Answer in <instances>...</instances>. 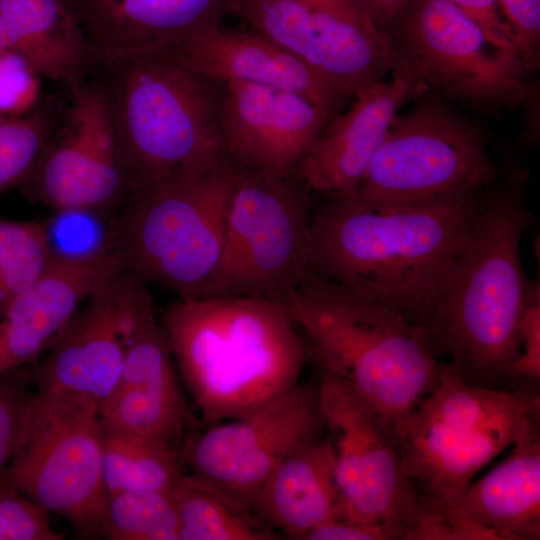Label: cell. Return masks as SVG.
<instances>
[{
	"label": "cell",
	"mask_w": 540,
	"mask_h": 540,
	"mask_svg": "<svg viewBox=\"0 0 540 540\" xmlns=\"http://www.w3.org/2000/svg\"><path fill=\"white\" fill-rule=\"evenodd\" d=\"M105 536L112 540H178L171 493L134 490L108 496Z\"/></svg>",
	"instance_id": "obj_28"
},
{
	"label": "cell",
	"mask_w": 540,
	"mask_h": 540,
	"mask_svg": "<svg viewBox=\"0 0 540 540\" xmlns=\"http://www.w3.org/2000/svg\"><path fill=\"white\" fill-rule=\"evenodd\" d=\"M178 540H271L277 533L186 475L171 492Z\"/></svg>",
	"instance_id": "obj_26"
},
{
	"label": "cell",
	"mask_w": 540,
	"mask_h": 540,
	"mask_svg": "<svg viewBox=\"0 0 540 540\" xmlns=\"http://www.w3.org/2000/svg\"><path fill=\"white\" fill-rule=\"evenodd\" d=\"M49 261L41 221L0 219V318Z\"/></svg>",
	"instance_id": "obj_29"
},
{
	"label": "cell",
	"mask_w": 540,
	"mask_h": 540,
	"mask_svg": "<svg viewBox=\"0 0 540 540\" xmlns=\"http://www.w3.org/2000/svg\"><path fill=\"white\" fill-rule=\"evenodd\" d=\"M391 76L358 91L304 156L296 175L312 192L354 194L399 109L427 90L405 70Z\"/></svg>",
	"instance_id": "obj_19"
},
{
	"label": "cell",
	"mask_w": 540,
	"mask_h": 540,
	"mask_svg": "<svg viewBox=\"0 0 540 540\" xmlns=\"http://www.w3.org/2000/svg\"><path fill=\"white\" fill-rule=\"evenodd\" d=\"M37 75L18 53L0 49V114L23 115L36 99Z\"/></svg>",
	"instance_id": "obj_34"
},
{
	"label": "cell",
	"mask_w": 540,
	"mask_h": 540,
	"mask_svg": "<svg viewBox=\"0 0 540 540\" xmlns=\"http://www.w3.org/2000/svg\"><path fill=\"white\" fill-rule=\"evenodd\" d=\"M55 337L31 308L14 301L0 318V376L36 363Z\"/></svg>",
	"instance_id": "obj_31"
},
{
	"label": "cell",
	"mask_w": 540,
	"mask_h": 540,
	"mask_svg": "<svg viewBox=\"0 0 540 540\" xmlns=\"http://www.w3.org/2000/svg\"><path fill=\"white\" fill-rule=\"evenodd\" d=\"M449 1L474 22L493 44L517 52L498 0Z\"/></svg>",
	"instance_id": "obj_37"
},
{
	"label": "cell",
	"mask_w": 540,
	"mask_h": 540,
	"mask_svg": "<svg viewBox=\"0 0 540 540\" xmlns=\"http://www.w3.org/2000/svg\"><path fill=\"white\" fill-rule=\"evenodd\" d=\"M315 363L320 411L335 451L341 519L378 528L389 540H413L433 511L403 473L392 426L346 380Z\"/></svg>",
	"instance_id": "obj_12"
},
{
	"label": "cell",
	"mask_w": 540,
	"mask_h": 540,
	"mask_svg": "<svg viewBox=\"0 0 540 540\" xmlns=\"http://www.w3.org/2000/svg\"><path fill=\"white\" fill-rule=\"evenodd\" d=\"M329 122L322 109L300 94L224 81L222 146L244 169L296 175L300 162Z\"/></svg>",
	"instance_id": "obj_17"
},
{
	"label": "cell",
	"mask_w": 540,
	"mask_h": 540,
	"mask_svg": "<svg viewBox=\"0 0 540 540\" xmlns=\"http://www.w3.org/2000/svg\"><path fill=\"white\" fill-rule=\"evenodd\" d=\"M311 192L297 175L242 168L218 261L199 296L284 303L307 271Z\"/></svg>",
	"instance_id": "obj_9"
},
{
	"label": "cell",
	"mask_w": 540,
	"mask_h": 540,
	"mask_svg": "<svg viewBox=\"0 0 540 540\" xmlns=\"http://www.w3.org/2000/svg\"><path fill=\"white\" fill-rule=\"evenodd\" d=\"M3 116H4V115H1V114H0V119H1Z\"/></svg>",
	"instance_id": "obj_41"
},
{
	"label": "cell",
	"mask_w": 540,
	"mask_h": 540,
	"mask_svg": "<svg viewBox=\"0 0 540 540\" xmlns=\"http://www.w3.org/2000/svg\"><path fill=\"white\" fill-rule=\"evenodd\" d=\"M187 67L222 81L237 80L300 94L330 121L348 100L301 59L250 28L218 25L166 50Z\"/></svg>",
	"instance_id": "obj_21"
},
{
	"label": "cell",
	"mask_w": 540,
	"mask_h": 540,
	"mask_svg": "<svg viewBox=\"0 0 540 540\" xmlns=\"http://www.w3.org/2000/svg\"><path fill=\"white\" fill-rule=\"evenodd\" d=\"M241 170L221 151L129 191L119 214L128 271L181 298L199 296L218 261Z\"/></svg>",
	"instance_id": "obj_6"
},
{
	"label": "cell",
	"mask_w": 540,
	"mask_h": 540,
	"mask_svg": "<svg viewBox=\"0 0 540 540\" xmlns=\"http://www.w3.org/2000/svg\"><path fill=\"white\" fill-rule=\"evenodd\" d=\"M393 46L396 69L476 113L514 111L533 87L519 54L493 44L449 0H410Z\"/></svg>",
	"instance_id": "obj_11"
},
{
	"label": "cell",
	"mask_w": 540,
	"mask_h": 540,
	"mask_svg": "<svg viewBox=\"0 0 540 540\" xmlns=\"http://www.w3.org/2000/svg\"><path fill=\"white\" fill-rule=\"evenodd\" d=\"M397 114L354 194L372 202L415 203L482 191L503 169L484 132L426 90Z\"/></svg>",
	"instance_id": "obj_10"
},
{
	"label": "cell",
	"mask_w": 540,
	"mask_h": 540,
	"mask_svg": "<svg viewBox=\"0 0 540 540\" xmlns=\"http://www.w3.org/2000/svg\"><path fill=\"white\" fill-rule=\"evenodd\" d=\"M513 42L527 70L540 65V0H498Z\"/></svg>",
	"instance_id": "obj_35"
},
{
	"label": "cell",
	"mask_w": 540,
	"mask_h": 540,
	"mask_svg": "<svg viewBox=\"0 0 540 540\" xmlns=\"http://www.w3.org/2000/svg\"><path fill=\"white\" fill-rule=\"evenodd\" d=\"M66 6L70 9V11L73 13L74 7L78 0H62ZM74 14V13H73Z\"/></svg>",
	"instance_id": "obj_40"
},
{
	"label": "cell",
	"mask_w": 540,
	"mask_h": 540,
	"mask_svg": "<svg viewBox=\"0 0 540 540\" xmlns=\"http://www.w3.org/2000/svg\"><path fill=\"white\" fill-rule=\"evenodd\" d=\"M99 417L104 427L181 453L191 413L168 337L155 315L142 318L133 330L119 380L99 403Z\"/></svg>",
	"instance_id": "obj_18"
},
{
	"label": "cell",
	"mask_w": 540,
	"mask_h": 540,
	"mask_svg": "<svg viewBox=\"0 0 540 540\" xmlns=\"http://www.w3.org/2000/svg\"><path fill=\"white\" fill-rule=\"evenodd\" d=\"M448 513L493 530L504 540L539 539V430L517 441L503 462L470 482Z\"/></svg>",
	"instance_id": "obj_23"
},
{
	"label": "cell",
	"mask_w": 540,
	"mask_h": 540,
	"mask_svg": "<svg viewBox=\"0 0 540 540\" xmlns=\"http://www.w3.org/2000/svg\"><path fill=\"white\" fill-rule=\"evenodd\" d=\"M73 97L64 127L48 140L27 181L52 210L112 209L128 186L108 85L84 84Z\"/></svg>",
	"instance_id": "obj_15"
},
{
	"label": "cell",
	"mask_w": 540,
	"mask_h": 540,
	"mask_svg": "<svg viewBox=\"0 0 540 540\" xmlns=\"http://www.w3.org/2000/svg\"><path fill=\"white\" fill-rule=\"evenodd\" d=\"M488 189L415 203L327 196L311 214L307 271L357 290L422 327Z\"/></svg>",
	"instance_id": "obj_1"
},
{
	"label": "cell",
	"mask_w": 540,
	"mask_h": 540,
	"mask_svg": "<svg viewBox=\"0 0 540 540\" xmlns=\"http://www.w3.org/2000/svg\"><path fill=\"white\" fill-rule=\"evenodd\" d=\"M325 432L315 379L299 382L245 417L204 427L185 441L181 459L187 477L251 513L278 464Z\"/></svg>",
	"instance_id": "obj_13"
},
{
	"label": "cell",
	"mask_w": 540,
	"mask_h": 540,
	"mask_svg": "<svg viewBox=\"0 0 540 540\" xmlns=\"http://www.w3.org/2000/svg\"><path fill=\"white\" fill-rule=\"evenodd\" d=\"M311 357L346 380L390 425L438 385L425 330L371 297L308 271L284 302Z\"/></svg>",
	"instance_id": "obj_4"
},
{
	"label": "cell",
	"mask_w": 540,
	"mask_h": 540,
	"mask_svg": "<svg viewBox=\"0 0 540 540\" xmlns=\"http://www.w3.org/2000/svg\"><path fill=\"white\" fill-rule=\"evenodd\" d=\"M14 371L0 376V479L13 455L24 406L31 393L27 378Z\"/></svg>",
	"instance_id": "obj_36"
},
{
	"label": "cell",
	"mask_w": 540,
	"mask_h": 540,
	"mask_svg": "<svg viewBox=\"0 0 540 540\" xmlns=\"http://www.w3.org/2000/svg\"><path fill=\"white\" fill-rule=\"evenodd\" d=\"M0 16L32 70L73 92L97 63L86 34L62 0H0Z\"/></svg>",
	"instance_id": "obj_24"
},
{
	"label": "cell",
	"mask_w": 540,
	"mask_h": 540,
	"mask_svg": "<svg viewBox=\"0 0 540 540\" xmlns=\"http://www.w3.org/2000/svg\"><path fill=\"white\" fill-rule=\"evenodd\" d=\"M379 32L392 44L410 0H357Z\"/></svg>",
	"instance_id": "obj_39"
},
{
	"label": "cell",
	"mask_w": 540,
	"mask_h": 540,
	"mask_svg": "<svg viewBox=\"0 0 540 540\" xmlns=\"http://www.w3.org/2000/svg\"><path fill=\"white\" fill-rule=\"evenodd\" d=\"M109 69L128 192L225 151L220 132L224 81L187 67L166 51Z\"/></svg>",
	"instance_id": "obj_7"
},
{
	"label": "cell",
	"mask_w": 540,
	"mask_h": 540,
	"mask_svg": "<svg viewBox=\"0 0 540 540\" xmlns=\"http://www.w3.org/2000/svg\"><path fill=\"white\" fill-rule=\"evenodd\" d=\"M48 511L17 490L0 484V540H60Z\"/></svg>",
	"instance_id": "obj_32"
},
{
	"label": "cell",
	"mask_w": 540,
	"mask_h": 540,
	"mask_svg": "<svg viewBox=\"0 0 540 540\" xmlns=\"http://www.w3.org/2000/svg\"><path fill=\"white\" fill-rule=\"evenodd\" d=\"M520 352L508 368L513 384L540 379V283L528 280L525 304L518 323ZM516 386V385H515Z\"/></svg>",
	"instance_id": "obj_33"
},
{
	"label": "cell",
	"mask_w": 540,
	"mask_h": 540,
	"mask_svg": "<svg viewBox=\"0 0 540 540\" xmlns=\"http://www.w3.org/2000/svg\"><path fill=\"white\" fill-rule=\"evenodd\" d=\"M303 539L389 540L388 536L378 528L339 518H334L318 525L309 531Z\"/></svg>",
	"instance_id": "obj_38"
},
{
	"label": "cell",
	"mask_w": 540,
	"mask_h": 540,
	"mask_svg": "<svg viewBox=\"0 0 540 540\" xmlns=\"http://www.w3.org/2000/svg\"><path fill=\"white\" fill-rule=\"evenodd\" d=\"M536 382L513 389L464 383L446 369L393 435L404 475L422 505L448 512L473 476L509 446L539 430Z\"/></svg>",
	"instance_id": "obj_5"
},
{
	"label": "cell",
	"mask_w": 540,
	"mask_h": 540,
	"mask_svg": "<svg viewBox=\"0 0 540 540\" xmlns=\"http://www.w3.org/2000/svg\"><path fill=\"white\" fill-rule=\"evenodd\" d=\"M228 14L301 59L348 100L397 67L357 0H229Z\"/></svg>",
	"instance_id": "obj_14"
},
{
	"label": "cell",
	"mask_w": 540,
	"mask_h": 540,
	"mask_svg": "<svg viewBox=\"0 0 540 540\" xmlns=\"http://www.w3.org/2000/svg\"><path fill=\"white\" fill-rule=\"evenodd\" d=\"M528 179L526 168L506 161L422 324L436 359L469 385L517 387L508 368L520 352L528 284L520 253L531 218Z\"/></svg>",
	"instance_id": "obj_2"
},
{
	"label": "cell",
	"mask_w": 540,
	"mask_h": 540,
	"mask_svg": "<svg viewBox=\"0 0 540 540\" xmlns=\"http://www.w3.org/2000/svg\"><path fill=\"white\" fill-rule=\"evenodd\" d=\"M251 514L291 539L342 518L333 443L323 434L285 457L255 497Z\"/></svg>",
	"instance_id": "obj_22"
},
{
	"label": "cell",
	"mask_w": 540,
	"mask_h": 540,
	"mask_svg": "<svg viewBox=\"0 0 540 540\" xmlns=\"http://www.w3.org/2000/svg\"><path fill=\"white\" fill-rule=\"evenodd\" d=\"M41 221L49 260L88 263L122 254L119 215L111 209H54ZM124 256V255H123Z\"/></svg>",
	"instance_id": "obj_27"
},
{
	"label": "cell",
	"mask_w": 540,
	"mask_h": 540,
	"mask_svg": "<svg viewBox=\"0 0 540 540\" xmlns=\"http://www.w3.org/2000/svg\"><path fill=\"white\" fill-rule=\"evenodd\" d=\"M53 108L0 119V192L26 182L33 172L55 124Z\"/></svg>",
	"instance_id": "obj_30"
},
{
	"label": "cell",
	"mask_w": 540,
	"mask_h": 540,
	"mask_svg": "<svg viewBox=\"0 0 540 540\" xmlns=\"http://www.w3.org/2000/svg\"><path fill=\"white\" fill-rule=\"evenodd\" d=\"M145 284L125 271L92 294L36 362V389L104 400L119 380L129 335L150 298Z\"/></svg>",
	"instance_id": "obj_16"
},
{
	"label": "cell",
	"mask_w": 540,
	"mask_h": 540,
	"mask_svg": "<svg viewBox=\"0 0 540 540\" xmlns=\"http://www.w3.org/2000/svg\"><path fill=\"white\" fill-rule=\"evenodd\" d=\"M161 324L204 427L245 417L284 394L311 357L288 308L275 300L180 297Z\"/></svg>",
	"instance_id": "obj_3"
},
{
	"label": "cell",
	"mask_w": 540,
	"mask_h": 540,
	"mask_svg": "<svg viewBox=\"0 0 540 540\" xmlns=\"http://www.w3.org/2000/svg\"><path fill=\"white\" fill-rule=\"evenodd\" d=\"M101 445L108 496L134 490L171 493L185 476L181 453L153 440L101 425Z\"/></svg>",
	"instance_id": "obj_25"
},
{
	"label": "cell",
	"mask_w": 540,
	"mask_h": 540,
	"mask_svg": "<svg viewBox=\"0 0 540 540\" xmlns=\"http://www.w3.org/2000/svg\"><path fill=\"white\" fill-rule=\"evenodd\" d=\"M0 484L65 518L83 538L105 536L99 402L79 393L31 391Z\"/></svg>",
	"instance_id": "obj_8"
},
{
	"label": "cell",
	"mask_w": 540,
	"mask_h": 540,
	"mask_svg": "<svg viewBox=\"0 0 540 540\" xmlns=\"http://www.w3.org/2000/svg\"><path fill=\"white\" fill-rule=\"evenodd\" d=\"M229 0H78L73 13L107 68L216 27Z\"/></svg>",
	"instance_id": "obj_20"
}]
</instances>
